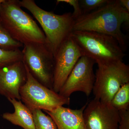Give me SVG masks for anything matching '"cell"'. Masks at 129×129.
Listing matches in <instances>:
<instances>
[{
  "label": "cell",
  "mask_w": 129,
  "mask_h": 129,
  "mask_svg": "<svg viewBox=\"0 0 129 129\" xmlns=\"http://www.w3.org/2000/svg\"><path fill=\"white\" fill-rule=\"evenodd\" d=\"M129 21V12L121 6L119 0H111L107 5L76 19L73 31L94 32L110 36L117 40L125 52L127 39L121 28L123 24Z\"/></svg>",
  "instance_id": "1"
},
{
  "label": "cell",
  "mask_w": 129,
  "mask_h": 129,
  "mask_svg": "<svg viewBox=\"0 0 129 129\" xmlns=\"http://www.w3.org/2000/svg\"><path fill=\"white\" fill-rule=\"evenodd\" d=\"M18 0H5L1 6L0 19L5 28L16 41L23 45L47 44L44 32L21 8Z\"/></svg>",
  "instance_id": "2"
},
{
  "label": "cell",
  "mask_w": 129,
  "mask_h": 129,
  "mask_svg": "<svg viewBox=\"0 0 129 129\" xmlns=\"http://www.w3.org/2000/svg\"><path fill=\"white\" fill-rule=\"evenodd\" d=\"M70 37L82 56L94 60L97 64L123 61L126 55L114 38L101 33L73 30Z\"/></svg>",
  "instance_id": "3"
},
{
  "label": "cell",
  "mask_w": 129,
  "mask_h": 129,
  "mask_svg": "<svg viewBox=\"0 0 129 129\" xmlns=\"http://www.w3.org/2000/svg\"><path fill=\"white\" fill-rule=\"evenodd\" d=\"M21 7L30 12L41 26L47 44L55 54L56 51L73 31L75 20L71 13L58 15L45 11L34 0L19 1Z\"/></svg>",
  "instance_id": "4"
},
{
  "label": "cell",
  "mask_w": 129,
  "mask_h": 129,
  "mask_svg": "<svg viewBox=\"0 0 129 129\" xmlns=\"http://www.w3.org/2000/svg\"><path fill=\"white\" fill-rule=\"evenodd\" d=\"M129 83V66L120 61L98 64L92 92L95 99L110 103L120 87Z\"/></svg>",
  "instance_id": "5"
},
{
  "label": "cell",
  "mask_w": 129,
  "mask_h": 129,
  "mask_svg": "<svg viewBox=\"0 0 129 129\" xmlns=\"http://www.w3.org/2000/svg\"><path fill=\"white\" fill-rule=\"evenodd\" d=\"M22 62L38 82L52 89L54 55L47 44L30 43L24 45Z\"/></svg>",
  "instance_id": "6"
},
{
  "label": "cell",
  "mask_w": 129,
  "mask_h": 129,
  "mask_svg": "<svg viewBox=\"0 0 129 129\" xmlns=\"http://www.w3.org/2000/svg\"><path fill=\"white\" fill-rule=\"evenodd\" d=\"M25 67L27 80L20 89L19 93L21 100L30 110L38 109L49 112L70 104V98L62 96L42 84Z\"/></svg>",
  "instance_id": "7"
},
{
  "label": "cell",
  "mask_w": 129,
  "mask_h": 129,
  "mask_svg": "<svg viewBox=\"0 0 129 129\" xmlns=\"http://www.w3.org/2000/svg\"><path fill=\"white\" fill-rule=\"evenodd\" d=\"M94 60L82 56L78 60L58 93L70 98L72 93L80 91L87 96L91 94L95 81Z\"/></svg>",
  "instance_id": "8"
},
{
  "label": "cell",
  "mask_w": 129,
  "mask_h": 129,
  "mask_svg": "<svg viewBox=\"0 0 129 129\" xmlns=\"http://www.w3.org/2000/svg\"><path fill=\"white\" fill-rule=\"evenodd\" d=\"M81 56L78 47L70 36L61 44L54 54V91L58 93Z\"/></svg>",
  "instance_id": "9"
},
{
  "label": "cell",
  "mask_w": 129,
  "mask_h": 129,
  "mask_svg": "<svg viewBox=\"0 0 129 129\" xmlns=\"http://www.w3.org/2000/svg\"><path fill=\"white\" fill-rule=\"evenodd\" d=\"M83 118L86 129H118L119 111L110 103L95 98L87 103Z\"/></svg>",
  "instance_id": "10"
},
{
  "label": "cell",
  "mask_w": 129,
  "mask_h": 129,
  "mask_svg": "<svg viewBox=\"0 0 129 129\" xmlns=\"http://www.w3.org/2000/svg\"><path fill=\"white\" fill-rule=\"evenodd\" d=\"M27 72L22 61L0 69V94L21 101L20 90L26 83Z\"/></svg>",
  "instance_id": "11"
},
{
  "label": "cell",
  "mask_w": 129,
  "mask_h": 129,
  "mask_svg": "<svg viewBox=\"0 0 129 129\" xmlns=\"http://www.w3.org/2000/svg\"><path fill=\"white\" fill-rule=\"evenodd\" d=\"M86 104L79 109L60 106L52 111L45 112L54 120L57 129H86L83 112Z\"/></svg>",
  "instance_id": "12"
},
{
  "label": "cell",
  "mask_w": 129,
  "mask_h": 129,
  "mask_svg": "<svg viewBox=\"0 0 129 129\" xmlns=\"http://www.w3.org/2000/svg\"><path fill=\"white\" fill-rule=\"evenodd\" d=\"M14 107V112H6L2 115L5 120L23 129H35L32 112L21 101L15 99H8Z\"/></svg>",
  "instance_id": "13"
},
{
  "label": "cell",
  "mask_w": 129,
  "mask_h": 129,
  "mask_svg": "<svg viewBox=\"0 0 129 129\" xmlns=\"http://www.w3.org/2000/svg\"><path fill=\"white\" fill-rule=\"evenodd\" d=\"M110 104L119 111L129 109V83L120 87L113 96Z\"/></svg>",
  "instance_id": "14"
},
{
  "label": "cell",
  "mask_w": 129,
  "mask_h": 129,
  "mask_svg": "<svg viewBox=\"0 0 129 129\" xmlns=\"http://www.w3.org/2000/svg\"><path fill=\"white\" fill-rule=\"evenodd\" d=\"M30 111L33 114L35 129H57L50 116L45 114L41 110L34 109Z\"/></svg>",
  "instance_id": "15"
},
{
  "label": "cell",
  "mask_w": 129,
  "mask_h": 129,
  "mask_svg": "<svg viewBox=\"0 0 129 129\" xmlns=\"http://www.w3.org/2000/svg\"><path fill=\"white\" fill-rule=\"evenodd\" d=\"M23 46L22 44L16 41L9 35L0 19V48L11 51L19 49Z\"/></svg>",
  "instance_id": "16"
},
{
  "label": "cell",
  "mask_w": 129,
  "mask_h": 129,
  "mask_svg": "<svg viewBox=\"0 0 129 129\" xmlns=\"http://www.w3.org/2000/svg\"><path fill=\"white\" fill-rule=\"evenodd\" d=\"M23 54L20 49L6 50L0 48V69L14 63L22 61Z\"/></svg>",
  "instance_id": "17"
},
{
  "label": "cell",
  "mask_w": 129,
  "mask_h": 129,
  "mask_svg": "<svg viewBox=\"0 0 129 129\" xmlns=\"http://www.w3.org/2000/svg\"><path fill=\"white\" fill-rule=\"evenodd\" d=\"M79 1L83 15H84L90 13L107 5L110 2L111 0H80Z\"/></svg>",
  "instance_id": "18"
},
{
  "label": "cell",
  "mask_w": 129,
  "mask_h": 129,
  "mask_svg": "<svg viewBox=\"0 0 129 129\" xmlns=\"http://www.w3.org/2000/svg\"><path fill=\"white\" fill-rule=\"evenodd\" d=\"M56 3L57 5L60 3H64L72 6L74 9L72 16L75 20L83 15L79 0H57Z\"/></svg>",
  "instance_id": "19"
},
{
  "label": "cell",
  "mask_w": 129,
  "mask_h": 129,
  "mask_svg": "<svg viewBox=\"0 0 129 129\" xmlns=\"http://www.w3.org/2000/svg\"><path fill=\"white\" fill-rule=\"evenodd\" d=\"M119 120L118 129H129V109L119 111Z\"/></svg>",
  "instance_id": "20"
},
{
  "label": "cell",
  "mask_w": 129,
  "mask_h": 129,
  "mask_svg": "<svg viewBox=\"0 0 129 129\" xmlns=\"http://www.w3.org/2000/svg\"><path fill=\"white\" fill-rule=\"evenodd\" d=\"M119 1L121 6L129 12V0H119Z\"/></svg>",
  "instance_id": "21"
},
{
  "label": "cell",
  "mask_w": 129,
  "mask_h": 129,
  "mask_svg": "<svg viewBox=\"0 0 129 129\" xmlns=\"http://www.w3.org/2000/svg\"><path fill=\"white\" fill-rule=\"evenodd\" d=\"M5 0H0V9H1V6L3 3L4 2Z\"/></svg>",
  "instance_id": "22"
}]
</instances>
